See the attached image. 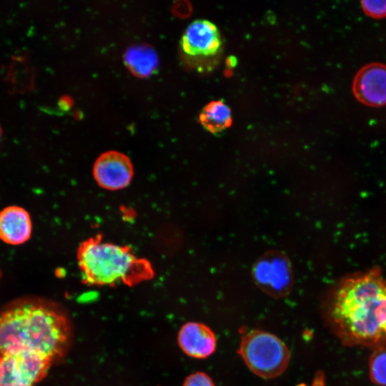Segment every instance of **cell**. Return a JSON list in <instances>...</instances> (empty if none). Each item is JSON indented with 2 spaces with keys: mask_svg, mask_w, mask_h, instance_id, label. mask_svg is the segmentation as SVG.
<instances>
[{
  "mask_svg": "<svg viewBox=\"0 0 386 386\" xmlns=\"http://www.w3.org/2000/svg\"><path fill=\"white\" fill-rule=\"evenodd\" d=\"M52 362L31 351L0 355V386H34L47 374Z\"/></svg>",
  "mask_w": 386,
  "mask_h": 386,
  "instance_id": "cell-5",
  "label": "cell"
},
{
  "mask_svg": "<svg viewBox=\"0 0 386 386\" xmlns=\"http://www.w3.org/2000/svg\"><path fill=\"white\" fill-rule=\"evenodd\" d=\"M342 343L376 349L386 346V279L379 269L347 278L326 310Z\"/></svg>",
  "mask_w": 386,
  "mask_h": 386,
  "instance_id": "cell-1",
  "label": "cell"
},
{
  "mask_svg": "<svg viewBox=\"0 0 386 386\" xmlns=\"http://www.w3.org/2000/svg\"><path fill=\"white\" fill-rule=\"evenodd\" d=\"M182 386H216L205 372H196L186 377Z\"/></svg>",
  "mask_w": 386,
  "mask_h": 386,
  "instance_id": "cell-16",
  "label": "cell"
},
{
  "mask_svg": "<svg viewBox=\"0 0 386 386\" xmlns=\"http://www.w3.org/2000/svg\"><path fill=\"white\" fill-rule=\"evenodd\" d=\"M93 176L100 187L111 191L119 190L131 183L134 167L126 154L110 150L102 153L96 159Z\"/></svg>",
  "mask_w": 386,
  "mask_h": 386,
  "instance_id": "cell-6",
  "label": "cell"
},
{
  "mask_svg": "<svg viewBox=\"0 0 386 386\" xmlns=\"http://www.w3.org/2000/svg\"><path fill=\"white\" fill-rule=\"evenodd\" d=\"M281 259L264 261L255 269L254 279L267 294L274 297H284L292 287V277Z\"/></svg>",
  "mask_w": 386,
  "mask_h": 386,
  "instance_id": "cell-11",
  "label": "cell"
},
{
  "mask_svg": "<svg viewBox=\"0 0 386 386\" xmlns=\"http://www.w3.org/2000/svg\"><path fill=\"white\" fill-rule=\"evenodd\" d=\"M1 134H2V129H1V127L0 126V139H1Z\"/></svg>",
  "mask_w": 386,
  "mask_h": 386,
  "instance_id": "cell-19",
  "label": "cell"
},
{
  "mask_svg": "<svg viewBox=\"0 0 386 386\" xmlns=\"http://www.w3.org/2000/svg\"><path fill=\"white\" fill-rule=\"evenodd\" d=\"M77 261L82 280L89 285L134 286L154 276L149 261L137 257L129 246L104 242L101 234L80 244Z\"/></svg>",
  "mask_w": 386,
  "mask_h": 386,
  "instance_id": "cell-3",
  "label": "cell"
},
{
  "mask_svg": "<svg viewBox=\"0 0 386 386\" xmlns=\"http://www.w3.org/2000/svg\"><path fill=\"white\" fill-rule=\"evenodd\" d=\"M32 233L29 213L23 207L11 205L0 212V239L10 245L26 242Z\"/></svg>",
  "mask_w": 386,
  "mask_h": 386,
  "instance_id": "cell-10",
  "label": "cell"
},
{
  "mask_svg": "<svg viewBox=\"0 0 386 386\" xmlns=\"http://www.w3.org/2000/svg\"><path fill=\"white\" fill-rule=\"evenodd\" d=\"M363 11L375 19L386 17V1H362Z\"/></svg>",
  "mask_w": 386,
  "mask_h": 386,
  "instance_id": "cell-15",
  "label": "cell"
},
{
  "mask_svg": "<svg viewBox=\"0 0 386 386\" xmlns=\"http://www.w3.org/2000/svg\"><path fill=\"white\" fill-rule=\"evenodd\" d=\"M227 64L230 66H234L237 64V59L234 56H229L227 59Z\"/></svg>",
  "mask_w": 386,
  "mask_h": 386,
  "instance_id": "cell-18",
  "label": "cell"
},
{
  "mask_svg": "<svg viewBox=\"0 0 386 386\" xmlns=\"http://www.w3.org/2000/svg\"><path fill=\"white\" fill-rule=\"evenodd\" d=\"M237 353L254 374L266 380L281 375L290 360V350L280 338L257 329L242 335Z\"/></svg>",
  "mask_w": 386,
  "mask_h": 386,
  "instance_id": "cell-4",
  "label": "cell"
},
{
  "mask_svg": "<svg viewBox=\"0 0 386 386\" xmlns=\"http://www.w3.org/2000/svg\"><path fill=\"white\" fill-rule=\"evenodd\" d=\"M352 91L362 104L377 107L386 105V65L371 63L362 67L352 82Z\"/></svg>",
  "mask_w": 386,
  "mask_h": 386,
  "instance_id": "cell-8",
  "label": "cell"
},
{
  "mask_svg": "<svg viewBox=\"0 0 386 386\" xmlns=\"http://www.w3.org/2000/svg\"><path fill=\"white\" fill-rule=\"evenodd\" d=\"M299 386H305V385H300ZM309 386H326L325 377L324 376V374L322 372H317L314 377L310 385Z\"/></svg>",
  "mask_w": 386,
  "mask_h": 386,
  "instance_id": "cell-17",
  "label": "cell"
},
{
  "mask_svg": "<svg viewBox=\"0 0 386 386\" xmlns=\"http://www.w3.org/2000/svg\"><path fill=\"white\" fill-rule=\"evenodd\" d=\"M71 335L66 315L46 300L21 298L0 310V355L26 350L53 362L66 352Z\"/></svg>",
  "mask_w": 386,
  "mask_h": 386,
  "instance_id": "cell-2",
  "label": "cell"
},
{
  "mask_svg": "<svg viewBox=\"0 0 386 386\" xmlns=\"http://www.w3.org/2000/svg\"><path fill=\"white\" fill-rule=\"evenodd\" d=\"M180 46L184 56L189 59L208 58L220 51L222 40L215 24L208 20L198 19L187 28Z\"/></svg>",
  "mask_w": 386,
  "mask_h": 386,
  "instance_id": "cell-7",
  "label": "cell"
},
{
  "mask_svg": "<svg viewBox=\"0 0 386 386\" xmlns=\"http://www.w3.org/2000/svg\"><path fill=\"white\" fill-rule=\"evenodd\" d=\"M199 122L206 130L212 133L222 132L232 124L230 109L222 100L211 102L202 109Z\"/></svg>",
  "mask_w": 386,
  "mask_h": 386,
  "instance_id": "cell-13",
  "label": "cell"
},
{
  "mask_svg": "<svg viewBox=\"0 0 386 386\" xmlns=\"http://www.w3.org/2000/svg\"><path fill=\"white\" fill-rule=\"evenodd\" d=\"M124 62L128 69L136 76H150L158 65V58L154 49L147 44L130 47L124 54Z\"/></svg>",
  "mask_w": 386,
  "mask_h": 386,
  "instance_id": "cell-12",
  "label": "cell"
},
{
  "mask_svg": "<svg viewBox=\"0 0 386 386\" xmlns=\"http://www.w3.org/2000/svg\"><path fill=\"white\" fill-rule=\"evenodd\" d=\"M177 341L181 350L188 356L204 359L212 355L217 347L213 331L206 325L188 322L182 326Z\"/></svg>",
  "mask_w": 386,
  "mask_h": 386,
  "instance_id": "cell-9",
  "label": "cell"
},
{
  "mask_svg": "<svg viewBox=\"0 0 386 386\" xmlns=\"http://www.w3.org/2000/svg\"><path fill=\"white\" fill-rule=\"evenodd\" d=\"M371 381L380 386H386V346L373 350L369 360Z\"/></svg>",
  "mask_w": 386,
  "mask_h": 386,
  "instance_id": "cell-14",
  "label": "cell"
}]
</instances>
